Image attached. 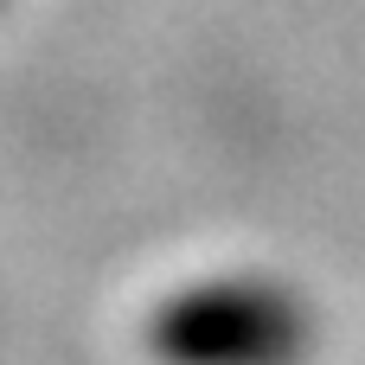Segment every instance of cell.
<instances>
[{
	"label": "cell",
	"mask_w": 365,
	"mask_h": 365,
	"mask_svg": "<svg viewBox=\"0 0 365 365\" xmlns=\"http://www.w3.org/2000/svg\"><path fill=\"white\" fill-rule=\"evenodd\" d=\"M148 346L160 365H302L314 321L308 302L276 276H218L167 295Z\"/></svg>",
	"instance_id": "6da1fadb"
}]
</instances>
